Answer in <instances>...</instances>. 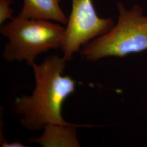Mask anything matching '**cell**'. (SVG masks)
Instances as JSON below:
<instances>
[{"label": "cell", "mask_w": 147, "mask_h": 147, "mask_svg": "<svg viewBox=\"0 0 147 147\" xmlns=\"http://www.w3.org/2000/svg\"><path fill=\"white\" fill-rule=\"evenodd\" d=\"M67 61L56 54L49 56L39 64L32 65L36 81L30 95L16 98V112L21 116L24 128L43 130L50 124L71 125L64 120L62 110L64 102L75 90L76 81L63 75Z\"/></svg>", "instance_id": "cell-1"}, {"label": "cell", "mask_w": 147, "mask_h": 147, "mask_svg": "<svg viewBox=\"0 0 147 147\" xmlns=\"http://www.w3.org/2000/svg\"><path fill=\"white\" fill-rule=\"evenodd\" d=\"M117 9L119 16L114 26L79 50L84 59L96 61L107 57L123 58L147 50V16L142 7L135 4L129 9L118 2Z\"/></svg>", "instance_id": "cell-2"}, {"label": "cell", "mask_w": 147, "mask_h": 147, "mask_svg": "<svg viewBox=\"0 0 147 147\" xmlns=\"http://www.w3.org/2000/svg\"><path fill=\"white\" fill-rule=\"evenodd\" d=\"M65 29L57 23L17 16L1 26V34L8 39L3 58L9 62L24 61L31 67L39 55L61 49Z\"/></svg>", "instance_id": "cell-3"}, {"label": "cell", "mask_w": 147, "mask_h": 147, "mask_svg": "<svg viewBox=\"0 0 147 147\" xmlns=\"http://www.w3.org/2000/svg\"><path fill=\"white\" fill-rule=\"evenodd\" d=\"M72 8L65 29L61 49L63 57L71 61L86 44L101 36L115 25L112 18L98 16L92 0H71Z\"/></svg>", "instance_id": "cell-4"}, {"label": "cell", "mask_w": 147, "mask_h": 147, "mask_svg": "<svg viewBox=\"0 0 147 147\" xmlns=\"http://www.w3.org/2000/svg\"><path fill=\"white\" fill-rule=\"evenodd\" d=\"M89 125L73 123L71 125L50 124L44 127L40 136L32 138L30 142L44 147H79L76 130L80 127H90Z\"/></svg>", "instance_id": "cell-5"}, {"label": "cell", "mask_w": 147, "mask_h": 147, "mask_svg": "<svg viewBox=\"0 0 147 147\" xmlns=\"http://www.w3.org/2000/svg\"><path fill=\"white\" fill-rule=\"evenodd\" d=\"M62 0H24L18 16L28 19L53 20L67 25L68 18L64 13L59 3Z\"/></svg>", "instance_id": "cell-6"}, {"label": "cell", "mask_w": 147, "mask_h": 147, "mask_svg": "<svg viewBox=\"0 0 147 147\" xmlns=\"http://www.w3.org/2000/svg\"><path fill=\"white\" fill-rule=\"evenodd\" d=\"M13 0H0V24H3L8 19L12 20L14 11L10 7Z\"/></svg>", "instance_id": "cell-7"}, {"label": "cell", "mask_w": 147, "mask_h": 147, "mask_svg": "<svg viewBox=\"0 0 147 147\" xmlns=\"http://www.w3.org/2000/svg\"><path fill=\"white\" fill-rule=\"evenodd\" d=\"M2 147H24L25 146L22 144L20 142H15L12 143H6L4 145H3Z\"/></svg>", "instance_id": "cell-8"}]
</instances>
